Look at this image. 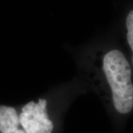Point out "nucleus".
I'll return each instance as SVG.
<instances>
[{
  "label": "nucleus",
  "instance_id": "nucleus-1",
  "mask_svg": "<svg viewBox=\"0 0 133 133\" xmlns=\"http://www.w3.org/2000/svg\"><path fill=\"white\" fill-rule=\"evenodd\" d=\"M101 71L116 112L128 115L133 110V70L124 53L112 48L104 53Z\"/></svg>",
  "mask_w": 133,
  "mask_h": 133
},
{
  "label": "nucleus",
  "instance_id": "nucleus-2",
  "mask_svg": "<svg viewBox=\"0 0 133 133\" xmlns=\"http://www.w3.org/2000/svg\"><path fill=\"white\" fill-rule=\"evenodd\" d=\"M48 101L40 98L24 105L19 114V122L26 133H52L54 128L48 113Z\"/></svg>",
  "mask_w": 133,
  "mask_h": 133
},
{
  "label": "nucleus",
  "instance_id": "nucleus-3",
  "mask_svg": "<svg viewBox=\"0 0 133 133\" xmlns=\"http://www.w3.org/2000/svg\"><path fill=\"white\" fill-rule=\"evenodd\" d=\"M0 133H26L20 124L19 113L14 107L0 106Z\"/></svg>",
  "mask_w": 133,
  "mask_h": 133
},
{
  "label": "nucleus",
  "instance_id": "nucleus-4",
  "mask_svg": "<svg viewBox=\"0 0 133 133\" xmlns=\"http://www.w3.org/2000/svg\"><path fill=\"white\" fill-rule=\"evenodd\" d=\"M126 38L131 52V66L133 70V10L129 12L126 18Z\"/></svg>",
  "mask_w": 133,
  "mask_h": 133
}]
</instances>
